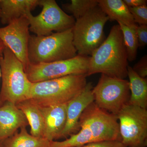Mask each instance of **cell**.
I'll return each mask as SVG.
<instances>
[{
  "mask_svg": "<svg viewBox=\"0 0 147 147\" xmlns=\"http://www.w3.org/2000/svg\"><path fill=\"white\" fill-rule=\"evenodd\" d=\"M79 125V132L66 140L67 147H82L102 141H121L117 117L98 108L94 102L82 113Z\"/></svg>",
  "mask_w": 147,
  "mask_h": 147,
  "instance_id": "obj_1",
  "label": "cell"
},
{
  "mask_svg": "<svg viewBox=\"0 0 147 147\" xmlns=\"http://www.w3.org/2000/svg\"><path fill=\"white\" fill-rule=\"evenodd\" d=\"M128 62L122 32L118 24L114 25L107 38L90 57L87 77L101 73L125 79Z\"/></svg>",
  "mask_w": 147,
  "mask_h": 147,
  "instance_id": "obj_2",
  "label": "cell"
},
{
  "mask_svg": "<svg viewBox=\"0 0 147 147\" xmlns=\"http://www.w3.org/2000/svg\"><path fill=\"white\" fill-rule=\"evenodd\" d=\"M86 77L75 74L32 83L28 99L40 107L67 104L84 89Z\"/></svg>",
  "mask_w": 147,
  "mask_h": 147,
  "instance_id": "obj_3",
  "label": "cell"
},
{
  "mask_svg": "<svg viewBox=\"0 0 147 147\" xmlns=\"http://www.w3.org/2000/svg\"><path fill=\"white\" fill-rule=\"evenodd\" d=\"M72 28L47 36L31 35L28 57L29 63L37 64L64 60L76 57Z\"/></svg>",
  "mask_w": 147,
  "mask_h": 147,
  "instance_id": "obj_4",
  "label": "cell"
},
{
  "mask_svg": "<svg viewBox=\"0 0 147 147\" xmlns=\"http://www.w3.org/2000/svg\"><path fill=\"white\" fill-rule=\"evenodd\" d=\"M2 86L0 99L17 105L29 99L32 83L29 81L22 63L7 47L1 57Z\"/></svg>",
  "mask_w": 147,
  "mask_h": 147,
  "instance_id": "obj_5",
  "label": "cell"
},
{
  "mask_svg": "<svg viewBox=\"0 0 147 147\" xmlns=\"http://www.w3.org/2000/svg\"><path fill=\"white\" fill-rule=\"evenodd\" d=\"M109 18L98 5L76 20L72 28L77 55L91 56L105 40L104 28Z\"/></svg>",
  "mask_w": 147,
  "mask_h": 147,
  "instance_id": "obj_6",
  "label": "cell"
},
{
  "mask_svg": "<svg viewBox=\"0 0 147 147\" xmlns=\"http://www.w3.org/2000/svg\"><path fill=\"white\" fill-rule=\"evenodd\" d=\"M41 12L34 16L31 12L26 15L29 21L30 31L38 36H47L53 31L61 32L72 28L75 19L59 7L55 0H39Z\"/></svg>",
  "mask_w": 147,
  "mask_h": 147,
  "instance_id": "obj_7",
  "label": "cell"
},
{
  "mask_svg": "<svg viewBox=\"0 0 147 147\" xmlns=\"http://www.w3.org/2000/svg\"><path fill=\"white\" fill-rule=\"evenodd\" d=\"M92 92L96 105L116 117L130 97L128 81L104 74Z\"/></svg>",
  "mask_w": 147,
  "mask_h": 147,
  "instance_id": "obj_8",
  "label": "cell"
},
{
  "mask_svg": "<svg viewBox=\"0 0 147 147\" xmlns=\"http://www.w3.org/2000/svg\"><path fill=\"white\" fill-rule=\"evenodd\" d=\"M121 141L125 147H146L147 110L127 103L117 116Z\"/></svg>",
  "mask_w": 147,
  "mask_h": 147,
  "instance_id": "obj_9",
  "label": "cell"
},
{
  "mask_svg": "<svg viewBox=\"0 0 147 147\" xmlns=\"http://www.w3.org/2000/svg\"><path fill=\"white\" fill-rule=\"evenodd\" d=\"M90 57L77 55L71 59L49 63L29 64L25 69V73L32 83L44 82L70 75L82 74L86 76Z\"/></svg>",
  "mask_w": 147,
  "mask_h": 147,
  "instance_id": "obj_10",
  "label": "cell"
},
{
  "mask_svg": "<svg viewBox=\"0 0 147 147\" xmlns=\"http://www.w3.org/2000/svg\"><path fill=\"white\" fill-rule=\"evenodd\" d=\"M29 21L26 16L14 20L0 28V39L22 63L24 70L29 65L28 51L30 34Z\"/></svg>",
  "mask_w": 147,
  "mask_h": 147,
  "instance_id": "obj_11",
  "label": "cell"
},
{
  "mask_svg": "<svg viewBox=\"0 0 147 147\" xmlns=\"http://www.w3.org/2000/svg\"><path fill=\"white\" fill-rule=\"evenodd\" d=\"M93 88L92 83H87L83 90L67 103L66 123L61 138L70 136L79 130L80 117L86 108L94 102Z\"/></svg>",
  "mask_w": 147,
  "mask_h": 147,
  "instance_id": "obj_12",
  "label": "cell"
},
{
  "mask_svg": "<svg viewBox=\"0 0 147 147\" xmlns=\"http://www.w3.org/2000/svg\"><path fill=\"white\" fill-rule=\"evenodd\" d=\"M28 125L26 116L16 105L4 102L0 107V144L17 132L19 129Z\"/></svg>",
  "mask_w": 147,
  "mask_h": 147,
  "instance_id": "obj_13",
  "label": "cell"
},
{
  "mask_svg": "<svg viewBox=\"0 0 147 147\" xmlns=\"http://www.w3.org/2000/svg\"><path fill=\"white\" fill-rule=\"evenodd\" d=\"M67 105L39 107L44 119L43 138L50 142L61 138L66 123Z\"/></svg>",
  "mask_w": 147,
  "mask_h": 147,
  "instance_id": "obj_14",
  "label": "cell"
},
{
  "mask_svg": "<svg viewBox=\"0 0 147 147\" xmlns=\"http://www.w3.org/2000/svg\"><path fill=\"white\" fill-rule=\"evenodd\" d=\"M39 4V0H1V23L7 25L14 20L26 16Z\"/></svg>",
  "mask_w": 147,
  "mask_h": 147,
  "instance_id": "obj_15",
  "label": "cell"
},
{
  "mask_svg": "<svg viewBox=\"0 0 147 147\" xmlns=\"http://www.w3.org/2000/svg\"><path fill=\"white\" fill-rule=\"evenodd\" d=\"M97 1L98 6L108 16L109 20L137 28L138 25L123 0H97Z\"/></svg>",
  "mask_w": 147,
  "mask_h": 147,
  "instance_id": "obj_16",
  "label": "cell"
},
{
  "mask_svg": "<svg viewBox=\"0 0 147 147\" xmlns=\"http://www.w3.org/2000/svg\"><path fill=\"white\" fill-rule=\"evenodd\" d=\"M127 76L130 90L128 103L146 109L147 107V78L141 77L130 66L127 67Z\"/></svg>",
  "mask_w": 147,
  "mask_h": 147,
  "instance_id": "obj_17",
  "label": "cell"
},
{
  "mask_svg": "<svg viewBox=\"0 0 147 147\" xmlns=\"http://www.w3.org/2000/svg\"><path fill=\"white\" fill-rule=\"evenodd\" d=\"M16 106L26 118L30 126L31 135L35 137H42L44 129V119L39 106L29 99L20 102Z\"/></svg>",
  "mask_w": 147,
  "mask_h": 147,
  "instance_id": "obj_18",
  "label": "cell"
},
{
  "mask_svg": "<svg viewBox=\"0 0 147 147\" xmlns=\"http://www.w3.org/2000/svg\"><path fill=\"white\" fill-rule=\"evenodd\" d=\"M19 132L7 138L2 143L3 147H50L51 142L43 137L32 136L26 127H21Z\"/></svg>",
  "mask_w": 147,
  "mask_h": 147,
  "instance_id": "obj_19",
  "label": "cell"
},
{
  "mask_svg": "<svg viewBox=\"0 0 147 147\" xmlns=\"http://www.w3.org/2000/svg\"><path fill=\"white\" fill-rule=\"evenodd\" d=\"M118 25L122 32L128 61H133L137 58V50L139 47L136 34V28L128 27L120 23H118Z\"/></svg>",
  "mask_w": 147,
  "mask_h": 147,
  "instance_id": "obj_20",
  "label": "cell"
},
{
  "mask_svg": "<svg viewBox=\"0 0 147 147\" xmlns=\"http://www.w3.org/2000/svg\"><path fill=\"white\" fill-rule=\"evenodd\" d=\"M98 5L97 0H71L70 3L63 4L62 8L77 20Z\"/></svg>",
  "mask_w": 147,
  "mask_h": 147,
  "instance_id": "obj_21",
  "label": "cell"
},
{
  "mask_svg": "<svg viewBox=\"0 0 147 147\" xmlns=\"http://www.w3.org/2000/svg\"><path fill=\"white\" fill-rule=\"evenodd\" d=\"M134 22L139 25H147V6L129 7Z\"/></svg>",
  "mask_w": 147,
  "mask_h": 147,
  "instance_id": "obj_22",
  "label": "cell"
},
{
  "mask_svg": "<svg viewBox=\"0 0 147 147\" xmlns=\"http://www.w3.org/2000/svg\"><path fill=\"white\" fill-rule=\"evenodd\" d=\"M134 71L142 78L147 76V57L145 55L132 67Z\"/></svg>",
  "mask_w": 147,
  "mask_h": 147,
  "instance_id": "obj_23",
  "label": "cell"
},
{
  "mask_svg": "<svg viewBox=\"0 0 147 147\" xmlns=\"http://www.w3.org/2000/svg\"><path fill=\"white\" fill-rule=\"evenodd\" d=\"M136 31L139 47H145L147 44V25H138Z\"/></svg>",
  "mask_w": 147,
  "mask_h": 147,
  "instance_id": "obj_24",
  "label": "cell"
},
{
  "mask_svg": "<svg viewBox=\"0 0 147 147\" xmlns=\"http://www.w3.org/2000/svg\"><path fill=\"white\" fill-rule=\"evenodd\" d=\"M82 147H125L120 140L102 141L94 142Z\"/></svg>",
  "mask_w": 147,
  "mask_h": 147,
  "instance_id": "obj_25",
  "label": "cell"
},
{
  "mask_svg": "<svg viewBox=\"0 0 147 147\" xmlns=\"http://www.w3.org/2000/svg\"><path fill=\"white\" fill-rule=\"evenodd\" d=\"M128 7H137L140 6L147 5V0H123Z\"/></svg>",
  "mask_w": 147,
  "mask_h": 147,
  "instance_id": "obj_26",
  "label": "cell"
},
{
  "mask_svg": "<svg viewBox=\"0 0 147 147\" xmlns=\"http://www.w3.org/2000/svg\"><path fill=\"white\" fill-rule=\"evenodd\" d=\"M6 46L4 44L3 41L0 39V57H2L3 55L4 50L5 49Z\"/></svg>",
  "mask_w": 147,
  "mask_h": 147,
  "instance_id": "obj_27",
  "label": "cell"
},
{
  "mask_svg": "<svg viewBox=\"0 0 147 147\" xmlns=\"http://www.w3.org/2000/svg\"><path fill=\"white\" fill-rule=\"evenodd\" d=\"M1 57H0V64H1ZM1 78V65H0V79ZM3 104V103L2 102L1 100L0 99V107L2 106Z\"/></svg>",
  "mask_w": 147,
  "mask_h": 147,
  "instance_id": "obj_28",
  "label": "cell"
},
{
  "mask_svg": "<svg viewBox=\"0 0 147 147\" xmlns=\"http://www.w3.org/2000/svg\"><path fill=\"white\" fill-rule=\"evenodd\" d=\"M0 1H1V0H0ZM1 16H2L1 9V7H0V19H1Z\"/></svg>",
  "mask_w": 147,
  "mask_h": 147,
  "instance_id": "obj_29",
  "label": "cell"
},
{
  "mask_svg": "<svg viewBox=\"0 0 147 147\" xmlns=\"http://www.w3.org/2000/svg\"><path fill=\"white\" fill-rule=\"evenodd\" d=\"M0 147H3L2 145V144H0Z\"/></svg>",
  "mask_w": 147,
  "mask_h": 147,
  "instance_id": "obj_30",
  "label": "cell"
}]
</instances>
